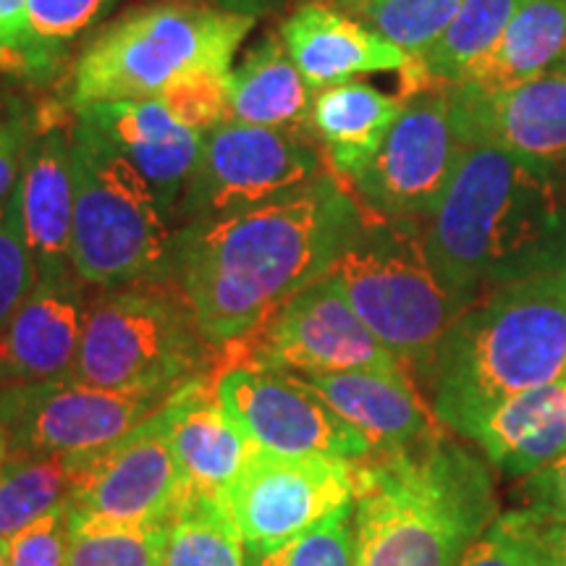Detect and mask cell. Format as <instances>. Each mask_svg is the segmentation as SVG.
<instances>
[{
    "label": "cell",
    "instance_id": "obj_25",
    "mask_svg": "<svg viewBox=\"0 0 566 566\" xmlns=\"http://www.w3.org/2000/svg\"><path fill=\"white\" fill-rule=\"evenodd\" d=\"M231 118L271 129H313L315 90L289 55L281 38H268L244 55L242 66L231 69Z\"/></svg>",
    "mask_w": 566,
    "mask_h": 566
},
{
    "label": "cell",
    "instance_id": "obj_31",
    "mask_svg": "<svg viewBox=\"0 0 566 566\" xmlns=\"http://www.w3.org/2000/svg\"><path fill=\"white\" fill-rule=\"evenodd\" d=\"M352 506L321 525L268 548H247V566H352Z\"/></svg>",
    "mask_w": 566,
    "mask_h": 566
},
{
    "label": "cell",
    "instance_id": "obj_7",
    "mask_svg": "<svg viewBox=\"0 0 566 566\" xmlns=\"http://www.w3.org/2000/svg\"><path fill=\"white\" fill-rule=\"evenodd\" d=\"M252 30V13L181 0L126 13L80 55L71 105L145 101L195 71H231Z\"/></svg>",
    "mask_w": 566,
    "mask_h": 566
},
{
    "label": "cell",
    "instance_id": "obj_10",
    "mask_svg": "<svg viewBox=\"0 0 566 566\" xmlns=\"http://www.w3.org/2000/svg\"><path fill=\"white\" fill-rule=\"evenodd\" d=\"M331 171L315 134L242 124L202 134L200 158L179 205L189 223L244 212L294 192Z\"/></svg>",
    "mask_w": 566,
    "mask_h": 566
},
{
    "label": "cell",
    "instance_id": "obj_1",
    "mask_svg": "<svg viewBox=\"0 0 566 566\" xmlns=\"http://www.w3.org/2000/svg\"><path fill=\"white\" fill-rule=\"evenodd\" d=\"M365 210L325 171L260 208L184 226L174 279L218 354L244 342L302 289L334 273Z\"/></svg>",
    "mask_w": 566,
    "mask_h": 566
},
{
    "label": "cell",
    "instance_id": "obj_3",
    "mask_svg": "<svg viewBox=\"0 0 566 566\" xmlns=\"http://www.w3.org/2000/svg\"><path fill=\"white\" fill-rule=\"evenodd\" d=\"M446 430L359 462L352 566H459L501 514L488 464Z\"/></svg>",
    "mask_w": 566,
    "mask_h": 566
},
{
    "label": "cell",
    "instance_id": "obj_21",
    "mask_svg": "<svg viewBox=\"0 0 566 566\" xmlns=\"http://www.w3.org/2000/svg\"><path fill=\"white\" fill-rule=\"evenodd\" d=\"M296 378L354 424L370 441L373 454L405 449L446 428L409 375L352 370Z\"/></svg>",
    "mask_w": 566,
    "mask_h": 566
},
{
    "label": "cell",
    "instance_id": "obj_35",
    "mask_svg": "<svg viewBox=\"0 0 566 566\" xmlns=\"http://www.w3.org/2000/svg\"><path fill=\"white\" fill-rule=\"evenodd\" d=\"M231 71H195L160 92V103L176 122L195 132H210L231 118Z\"/></svg>",
    "mask_w": 566,
    "mask_h": 566
},
{
    "label": "cell",
    "instance_id": "obj_40",
    "mask_svg": "<svg viewBox=\"0 0 566 566\" xmlns=\"http://www.w3.org/2000/svg\"><path fill=\"white\" fill-rule=\"evenodd\" d=\"M27 51V0H0V53Z\"/></svg>",
    "mask_w": 566,
    "mask_h": 566
},
{
    "label": "cell",
    "instance_id": "obj_4",
    "mask_svg": "<svg viewBox=\"0 0 566 566\" xmlns=\"http://www.w3.org/2000/svg\"><path fill=\"white\" fill-rule=\"evenodd\" d=\"M566 375V271L509 283L446 331L422 388L459 436L512 396Z\"/></svg>",
    "mask_w": 566,
    "mask_h": 566
},
{
    "label": "cell",
    "instance_id": "obj_41",
    "mask_svg": "<svg viewBox=\"0 0 566 566\" xmlns=\"http://www.w3.org/2000/svg\"><path fill=\"white\" fill-rule=\"evenodd\" d=\"M541 520V516H537ZM543 562L546 566H566V525H551L543 522L541 530Z\"/></svg>",
    "mask_w": 566,
    "mask_h": 566
},
{
    "label": "cell",
    "instance_id": "obj_14",
    "mask_svg": "<svg viewBox=\"0 0 566 566\" xmlns=\"http://www.w3.org/2000/svg\"><path fill=\"white\" fill-rule=\"evenodd\" d=\"M359 462L286 457L254 446L226 509L247 548H268L307 533L352 506Z\"/></svg>",
    "mask_w": 566,
    "mask_h": 566
},
{
    "label": "cell",
    "instance_id": "obj_24",
    "mask_svg": "<svg viewBox=\"0 0 566 566\" xmlns=\"http://www.w3.org/2000/svg\"><path fill=\"white\" fill-rule=\"evenodd\" d=\"M405 108V95L352 80L315 92L313 129L321 139L331 174L349 184L391 132Z\"/></svg>",
    "mask_w": 566,
    "mask_h": 566
},
{
    "label": "cell",
    "instance_id": "obj_19",
    "mask_svg": "<svg viewBox=\"0 0 566 566\" xmlns=\"http://www.w3.org/2000/svg\"><path fill=\"white\" fill-rule=\"evenodd\" d=\"M76 116L145 176L168 216L179 212L200 158V132L176 122L160 97L95 103L76 111Z\"/></svg>",
    "mask_w": 566,
    "mask_h": 566
},
{
    "label": "cell",
    "instance_id": "obj_23",
    "mask_svg": "<svg viewBox=\"0 0 566 566\" xmlns=\"http://www.w3.org/2000/svg\"><path fill=\"white\" fill-rule=\"evenodd\" d=\"M467 438L506 475L527 478L551 464L566 454V375L506 399Z\"/></svg>",
    "mask_w": 566,
    "mask_h": 566
},
{
    "label": "cell",
    "instance_id": "obj_43",
    "mask_svg": "<svg viewBox=\"0 0 566 566\" xmlns=\"http://www.w3.org/2000/svg\"><path fill=\"white\" fill-rule=\"evenodd\" d=\"M0 566H9V562H6V543H0Z\"/></svg>",
    "mask_w": 566,
    "mask_h": 566
},
{
    "label": "cell",
    "instance_id": "obj_27",
    "mask_svg": "<svg viewBox=\"0 0 566 566\" xmlns=\"http://www.w3.org/2000/svg\"><path fill=\"white\" fill-rule=\"evenodd\" d=\"M71 457L13 454L0 464V543L66 504Z\"/></svg>",
    "mask_w": 566,
    "mask_h": 566
},
{
    "label": "cell",
    "instance_id": "obj_22",
    "mask_svg": "<svg viewBox=\"0 0 566 566\" xmlns=\"http://www.w3.org/2000/svg\"><path fill=\"white\" fill-rule=\"evenodd\" d=\"M21 221L38 279L74 273L71 231H74V163L71 129L51 126L32 139L19 181Z\"/></svg>",
    "mask_w": 566,
    "mask_h": 566
},
{
    "label": "cell",
    "instance_id": "obj_18",
    "mask_svg": "<svg viewBox=\"0 0 566 566\" xmlns=\"http://www.w3.org/2000/svg\"><path fill=\"white\" fill-rule=\"evenodd\" d=\"M87 300L76 273L38 279L0 331V391L74 375Z\"/></svg>",
    "mask_w": 566,
    "mask_h": 566
},
{
    "label": "cell",
    "instance_id": "obj_16",
    "mask_svg": "<svg viewBox=\"0 0 566 566\" xmlns=\"http://www.w3.org/2000/svg\"><path fill=\"white\" fill-rule=\"evenodd\" d=\"M449 90L467 145H491L537 166L566 171V61L512 87L454 84Z\"/></svg>",
    "mask_w": 566,
    "mask_h": 566
},
{
    "label": "cell",
    "instance_id": "obj_17",
    "mask_svg": "<svg viewBox=\"0 0 566 566\" xmlns=\"http://www.w3.org/2000/svg\"><path fill=\"white\" fill-rule=\"evenodd\" d=\"M289 55L315 92L365 74H399L401 95L428 87L420 61L325 0H310L281 27Z\"/></svg>",
    "mask_w": 566,
    "mask_h": 566
},
{
    "label": "cell",
    "instance_id": "obj_26",
    "mask_svg": "<svg viewBox=\"0 0 566 566\" xmlns=\"http://www.w3.org/2000/svg\"><path fill=\"white\" fill-rule=\"evenodd\" d=\"M564 61L566 0H520L504 34L462 84L483 90L512 87L562 66Z\"/></svg>",
    "mask_w": 566,
    "mask_h": 566
},
{
    "label": "cell",
    "instance_id": "obj_34",
    "mask_svg": "<svg viewBox=\"0 0 566 566\" xmlns=\"http://www.w3.org/2000/svg\"><path fill=\"white\" fill-rule=\"evenodd\" d=\"M38 286V268H34L30 244L24 237L21 221L19 189L9 202L0 208V331L21 307V302Z\"/></svg>",
    "mask_w": 566,
    "mask_h": 566
},
{
    "label": "cell",
    "instance_id": "obj_30",
    "mask_svg": "<svg viewBox=\"0 0 566 566\" xmlns=\"http://www.w3.org/2000/svg\"><path fill=\"white\" fill-rule=\"evenodd\" d=\"M420 61L464 0H325Z\"/></svg>",
    "mask_w": 566,
    "mask_h": 566
},
{
    "label": "cell",
    "instance_id": "obj_33",
    "mask_svg": "<svg viewBox=\"0 0 566 566\" xmlns=\"http://www.w3.org/2000/svg\"><path fill=\"white\" fill-rule=\"evenodd\" d=\"M541 530L543 520L527 509L501 512L459 566H546Z\"/></svg>",
    "mask_w": 566,
    "mask_h": 566
},
{
    "label": "cell",
    "instance_id": "obj_9",
    "mask_svg": "<svg viewBox=\"0 0 566 566\" xmlns=\"http://www.w3.org/2000/svg\"><path fill=\"white\" fill-rule=\"evenodd\" d=\"M181 499L166 405L118 441L71 457V493L63 506L71 533L142 530L166 527Z\"/></svg>",
    "mask_w": 566,
    "mask_h": 566
},
{
    "label": "cell",
    "instance_id": "obj_39",
    "mask_svg": "<svg viewBox=\"0 0 566 566\" xmlns=\"http://www.w3.org/2000/svg\"><path fill=\"white\" fill-rule=\"evenodd\" d=\"M32 147V132L19 113H0V208L19 189L27 153Z\"/></svg>",
    "mask_w": 566,
    "mask_h": 566
},
{
    "label": "cell",
    "instance_id": "obj_8",
    "mask_svg": "<svg viewBox=\"0 0 566 566\" xmlns=\"http://www.w3.org/2000/svg\"><path fill=\"white\" fill-rule=\"evenodd\" d=\"M346 302L417 386L446 331L462 315L443 292L422 244V223L365 212V226L334 268Z\"/></svg>",
    "mask_w": 566,
    "mask_h": 566
},
{
    "label": "cell",
    "instance_id": "obj_29",
    "mask_svg": "<svg viewBox=\"0 0 566 566\" xmlns=\"http://www.w3.org/2000/svg\"><path fill=\"white\" fill-rule=\"evenodd\" d=\"M160 566H247V548L229 509L202 499H181L168 522Z\"/></svg>",
    "mask_w": 566,
    "mask_h": 566
},
{
    "label": "cell",
    "instance_id": "obj_38",
    "mask_svg": "<svg viewBox=\"0 0 566 566\" xmlns=\"http://www.w3.org/2000/svg\"><path fill=\"white\" fill-rule=\"evenodd\" d=\"M520 509H527L551 525H566V454L525 478Z\"/></svg>",
    "mask_w": 566,
    "mask_h": 566
},
{
    "label": "cell",
    "instance_id": "obj_37",
    "mask_svg": "<svg viewBox=\"0 0 566 566\" xmlns=\"http://www.w3.org/2000/svg\"><path fill=\"white\" fill-rule=\"evenodd\" d=\"M71 546V525L66 506L45 514L6 543L9 566H66Z\"/></svg>",
    "mask_w": 566,
    "mask_h": 566
},
{
    "label": "cell",
    "instance_id": "obj_42",
    "mask_svg": "<svg viewBox=\"0 0 566 566\" xmlns=\"http://www.w3.org/2000/svg\"><path fill=\"white\" fill-rule=\"evenodd\" d=\"M6 457H9V436H6L3 424H0V464H3Z\"/></svg>",
    "mask_w": 566,
    "mask_h": 566
},
{
    "label": "cell",
    "instance_id": "obj_2",
    "mask_svg": "<svg viewBox=\"0 0 566 566\" xmlns=\"http://www.w3.org/2000/svg\"><path fill=\"white\" fill-rule=\"evenodd\" d=\"M422 244L462 313L509 283L566 271V171L470 142Z\"/></svg>",
    "mask_w": 566,
    "mask_h": 566
},
{
    "label": "cell",
    "instance_id": "obj_36",
    "mask_svg": "<svg viewBox=\"0 0 566 566\" xmlns=\"http://www.w3.org/2000/svg\"><path fill=\"white\" fill-rule=\"evenodd\" d=\"M111 3L113 0H27V51L74 40Z\"/></svg>",
    "mask_w": 566,
    "mask_h": 566
},
{
    "label": "cell",
    "instance_id": "obj_6",
    "mask_svg": "<svg viewBox=\"0 0 566 566\" xmlns=\"http://www.w3.org/2000/svg\"><path fill=\"white\" fill-rule=\"evenodd\" d=\"M212 354L179 281H139L87 300L71 380L122 394L174 396L210 378Z\"/></svg>",
    "mask_w": 566,
    "mask_h": 566
},
{
    "label": "cell",
    "instance_id": "obj_11",
    "mask_svg": "<svg viewBox=\"0 0 566 566\" xmlns=\"http://www.w3.org/2000/svg\"><path fill=\"white\" fill-rule=\"evenodd\" d=\"M464 150L449 84H428L405 95L384 145L346 187L370 216L424 223L441 205Z\"/></svg>",
    "mask_w": 566,
    "mask_h": 566
},
{
    "label": "cell",
    "instance_id": "obj_15",
    "mask_svg": "<svg viewBox=\"0 0 566 566\" xmlns=\"http://www.w3.org/2000/svg\"><path fill=\"white\" fill-rule=\"evenodd\" d=\"M171 399V396H168ZM166 396L105 391L80 380H45L0 391V424L13 454L74 457L103 449L168 405Z\"/></svg>",
    "mask_w": 566,
    "mask_h": 566
},
{
    "label": "cell",
    "instance_id": "obj_12",
    "mask_svg": "<svg viewBox=\"0 0 566 566\" xmlns=\"http://www.w3.org/2000/svg\"><path fill=\"white\" fill-rule=\"evenodd\" d=\"M223 354H229V363L275 367L296 375L352 370L409 375L359 321L334 273L294 294L252 336Z\"/></svg>",
    "mask_w": 566,
    "mask_h": 566
},
{
    "label": "cell",
    "instance_id": "obj_5",
    "mask_svg": "<svg viewBox=\"0 0 566 566\" xmlns=\"http://www.w3.org/2000/svg\"><path fill=\"white\" fill-rule=\"evenodd\" d=\"M74 231L71 268L84 286L174 279L179 231L155 189L87 122L71 126Z\"/></svg>",
    "mask_w": 566,
    "mask_h": 566
},
{
    "label": "cell",
    "instance_id": "obj_13",
    "mask_svg": "<svg viewBox=\"0 0 566 566\" xmlns=\"http://www.w3.org/2000/svg\"><path fill=\"white\" fill-rule=\"evenodd\" d=\"M212 394L258 449L346 462L373 454L370 441L294 373L229 363L212 378Z\"/></svg>",
    "mask_w": 566,
    "mask_h": 566
},
{
    "label": "cell",
    "instance_id": "obj_28",
    "mask_svg": "<svg viewBox=\"0 0 566 566\" xmlns=\"http://www.w3.org/2000/svg\"><path fill=\"white\" fill-rule=\"evenodd\" d=\"M520 0H464L436 45L420 59L430 84H462L512 21Z\"/></svg>",
    "mask_w": 566,
    "mask_h": 566
},
{
    "label": "cell",
    "instance_id": "obj_32",
    "mask_svg": "<svg viewBox=\"0 0 566 566\" xmlns=\"http://www.w3.org/2000/svg\"><path fill=\"white\" fill-rule=\"evenodd\" d=\"M166 537L168 525L71 533L66 566H160Z\"/></svg>",
    "mask_w": 566,
    "mask_h": 566
},
{
    "label": "cell",
    "instance_id": "obj_20",
    "mask_svg": "<svg viewBox=\"0 0 566 566\" xmlns=\"http://www.w3.org/2000/svg\"><path fill=\"white\" fill-rule=\"evenodd\" d=\"M212 378L192 380L168 401V438L179 464L184 499L226 506L254 446L212 394Z\"/></svg>",
    "mask_w": 566,
    "mask_h": 566
}]
</instances>
